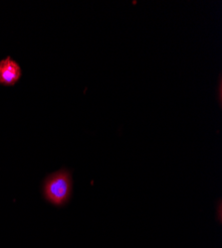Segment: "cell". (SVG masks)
<instances>
[{
    "instance_id": "1",
    "label": "cell",
    "mask_w": 222,
    "mask_h": 248,
    "mask_svg": "<svg viewBox=\"0 0 222 248\" xmlns=\"http://www.w3.org/2000/svg\"><path fill=\"white\" fill-rule=\"evenodd\" d=\"M73 194L71 171L61 169L48 175L43 184V195L47 202L54 205L66 204Z\"/></svg>"
},
{
    "instance_id": "2",
    "label": "cell",
    "mask_w": 222,
    "mask_h": 248,
    "mask_svg": "<svg viewBox=\"0 0 222 248\" xmlns=\"http://www.w3.org/2000/svg\"><path fill=\"white\" fill-rule=\"evenodd\" d=\"M21 76V68L11 57L0 61V85L6 87L14 86Z\"/></svg>"
},
{
    "instance_id": "3",
    "label": "cell",
    "mask_w": 222,
    "mask_h": 248,
    "mask_svg": "<svg viewBox=\"0 0 222 248\" xmlns=\"http://www.w3.org/2000/svg\"><path fill=\"white\" fill-rule=\"evenodd\" d=\"M218 92H219V102H220V105H221V96H220V94H221V78H219V89H218Z\"/></svg>"
}]
</instances>
